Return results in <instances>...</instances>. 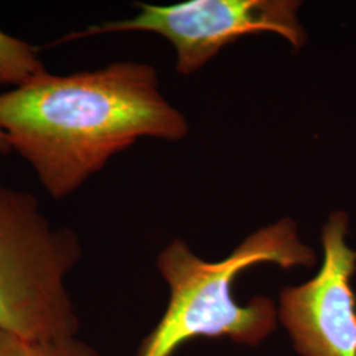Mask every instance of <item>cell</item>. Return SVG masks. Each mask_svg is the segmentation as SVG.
Listing matches in <instances>:
<instances>
[{
	"label": "cell",
	"mask_w": 356,
	"mask_h": 356,
	"mask_svg": "<svg viewBox=\"0 0 356 356\" xmlns=\"http://www.w3.org/2000/svg\"><path fill=\"white\" fill-rule=\"evenodd\" d=\"M0 356H101L78 337L31 339L0 329Z\"/></svg>",
	"instance_id": "cell-7"
},
{
	"label": "cell",
	"mask_w": 356,
	"mask_h": 356,
	"mask_svg": "<svg viewBox=\"0 0 356 356\" xmlns=\"http://www.w3.org/2000/svg\"><path fill=\"white\" fill-rule=\"evenodd\" d=\"M261 263L282 269L312 267L316 254L301 242L289 218L257 229L216 263L195 256L181 239L166 245L157 268L169 286V301L159 323L143 339L138 356H173L181 346L201 337H229L248 346L266 339L277 326L275 302L259 296L242 306L232 293L243 270Z\"/></svg>",
	"instance_id": "cell-2"
},
{
	"label": "cell",
	"mask_w": 356,
	"mask_h": 356,
	"mask_svg": "<svg viewBox=\"0 0 356 356\" xmlns=\"http://www.w3.org/2000/svg\"><path fill=\"white\" fill-rule=\"evenodd\" d=\"M0 131L51 198L64 200L141 138L178 141L189 127L153 66L122 61L67 76L47 70L0 94Z\"/></svg>",
	"instance_id": "cell-1"
},
{
	"label": "cell",
	"mask_w": 356,
	"mask_h": 356,
	"mask_svg": "<svg viewBox=\"0 0 356 356\" xmlns=\"http://www.w3.org/2000/svg\"><path fill=\"white\" fill-rule=\"evenodd\" d=\"M81 259L74 229L53 226L33 194L0 184V329L31 339L76 337L66 281Z\"/></svg>",
	"instance_id": "cell-3"
},
{
	"label": "cell",
	"mask_w": 356,
	"mask_h": 356,
	"mask_svg": "<svg viewBox=\"0 0 356 356\" xmlns=\"http://www.w3.org/2000/svg\"><path fill=\"white\" fill-rule=\"evenodd\" d=\"M131 19L90 26L57 38L51 47L78 38L116 32H151L165 38L177 53V72L189 76L214 58L226 45L244 36L272 32L293 49L304 48L305 28L296 0H189L170 6L138 3Z\"/></svg>",
	"instance_id": "cell-4"
},
{
	"label": "cell",
	"mask_w": 356,
	"mask_h": 356,
	"mask_svg": "<svg viewBox=\"0 0 356 356\" xmlns=\"http://www.w3.org/2000/svg\"><path fill=\"white\" fill-rule=\"evenodd\" d=\"M38 49L0 29V85L20 88L47 72Z\"/></svg>",
	"instance_id": "cell-6"
},
{
	"label": "cell",
	"mask_w": 356,
	"mask_h": 356,
	"mask_svg": "<svg viewBox=\"0 0 356 356\" xmlns=\"http://www.w3.org/2000/svg\"><path fill=\"white\" fill-rule=\"evenodd\" d=\"M347 227V214L332 213L322 229L318 273L281 292L277 316L301 356H356V252L346 243Z\"/></svg>",
	"instance_id": "cell-5"
},
{
	"label": "cell",
	"mask_w": 356,
	"mask_h": 356,
	"mask_svg": "<svg viewBox=\"0 0 356 356\" xmlns=\"http://www.w3.org/2000/svg\"><path fill=\"white\" fill-rule=\"evenodd\" d=\"M10 153H13L11 147L6 139V136L3 135V132L0 131V154H10Z\"/></svg>",
	"instance_id": "cell-8"
}]
</instances>
